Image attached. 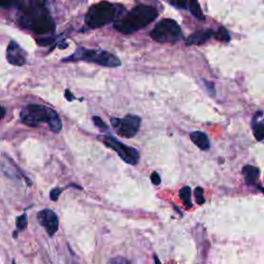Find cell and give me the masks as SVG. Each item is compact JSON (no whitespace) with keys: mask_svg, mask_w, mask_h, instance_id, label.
Instances as JSON below:
<instances>
[{"mask_svg":"<svg viewBox=\"0 0 264 264\" xmlns=\"http://www.w3.org/2000/svg\"><path fill=\"white\" fill-rule=\"evenodd\" d=\"M18 20L23 28L39 35L55 31V23L46 8L45 0H28L20 10Z\"/></svg>","mask_w":264,"mask_h":264,"instance_id":"1","label":"cell"},{"mask_svg":"<svg viewBox=\"0 0 264 264\" xmlns=\"http://www.w3.org/2000/svg\"><path fill=\"white\" fill-rule=\"evenodd\" d=\"M20 120L23 124L30 127H37L42 123L47 124L54 134H59L63 128L58 112L49 106L41 104L26 105L20 111Z\"/></svg>","mask_w":264,"mask_h":264,"instance_id":"2","label":"cell"},{"mask_svg":"<svg viewBox=\"0 0 264 264\" xmlns=\"http://www.w3.org/2000/svg\"><path fill=\"white\" fill-rule=\"evenodd\" d=\"M157 17L156 9L149 6H139L115 22L114 27L121 33L131 34L147 27Z\"/></svg>","mask_w":264,"mask_h":264,"instance_id":"3","label":"cell"},{"mask_svg":"<svg viewBox=\"0 0 264 264\" xmlns=\"http://www.w3.org/2000/svg\"><path fill=\"white\" fill-rule=\"evenodd\" d=\"M62 61L63 62L84 61V62L95 63L100 66L111 67V68L121 66L120 59L114 54L102 50H93V49H87V48L77 49L72 55L64 58Z\"/></svg>","mask_w":264,"mask_h":264,"instance_id":"4","label":"cell"},{"mask_svg":"<svg viewBox=\"0 0 264 264\" xmlns=\"http://www.w3.org/2000/svg\"><path fill=\"white\" fill-rule=\"evenodd\" d=\"M120 10L121 7L106 2L94 5L90 8L86 15V24L91 29L101 28L106 24L115 21L120 14Z\"/></svg>","mask_w":264,"mask_h":264,"instance_id":"5","label":"cell"},{"mask_svg":"<svg viewBox=\"0 0 264 264\" xmlns=\"http://www.w3.org/2000/svg\"><path fill=\"white\" fill-rule=\"evenodd\" d=\"M182 35L179 24L172 19L160 21L151 32V37L160 44H175L180 41Z\"/></svg>","mask_w":264,"mask_h":264,"instance_id":"6","label":"cell"},{"mask_svg":"<svg viewBox=\"0 0 264 264\" xmlns=\"http://www.w3.org/2000/svg\"><path fill=\"white\" fill-rule=\"evenodd\" d=\"M97 139L107 148L114 150L124 162L130 165H137L139 163L140 153L137 149L119 142L111 136H99Z\"/></svg>","mask_w":264,"mask_h":264,"instance_id":"7","label":"cell"},{"mask_svg":"<svg viewBox=\"0 0 264 264\" xmlns=\"http://www.w3.org/2000/svg\"><path fill=\"white\" fill-rule=\"evenodd\" d=\"M141 118L136 115H127L124 118H110V124L116 134L124 139L137 136L141 128Z\"/></svg>","mask_w":264,"mask_h":264,"instance_id":"8","label":"cell"},{"mask_svg":"<svg viewBox=\"0 0 264 264\" xmlns=\"http://www.w3.org/2000/svg\"><path fill=\"white\" fill-rule=\"evenodd\" d=\"M37 220L50 236H54L57 233L59 229V220L55 212L49 209L43 210L37 214Z\"/></svg>","mask_w":264,"mask_h":264,"instance_id":"9","label":"cell"},{"mask_svg":"<svg viewBox=\"0 0 264 264\" xmlns=\"http://www.w3.org/2000/svg\"><path fill=\"white\" fill-rule=\"evenodd\" d=\"M7 59L13 65L23 66L26 64V53L15 41H12L7 50Z\"/></svg>","mask_w":264,"mask_h":264,"instance_id":"10","label":"cell"},{"mask_svg":"<svg viewBox=\"0 0 264 264\" xmlns=\"http://www.w3.org/2000/svg\"><path fill=\"white\" fill-rule=\"evenodd\" d=\"M213 30H206V31H198L190 35L187 40V45L192 46V45H202L206 41H209L213 35H214Z\"/></svg>","mask_w":264,"mask_h":264,"instance_id":"11","label":"cell"},{"mask_svg":"<svg viewBox=\"0 0 264 264\" xmlns=\"http://www.w3.org/2000/svg\"><path fill=\"white\" fill-rule=\"evenodd\" d=\"M190 139L192 142L202 151H206L210 149V141L205 134L201 131H194L190 135Z\"/></svg>","mask_w":264,"mask_h":264,"instance_id":"12","label":"cell"},{"mask_svg":"<svg viewBox=\"0 0 264 264\" xmlns=\"http://www.w3.org/2000/svg\"><path fill=\"white\" fill-rule=\"evenodd\" d=\"M242 174L244 177V180L248 185H252L259 177V169L257 167L247 165L242 169Z\"/></svg>","mask_w":264,"mask_h":264,"instance_id":"13","label":"cell"},{"mask_svg":"<svg viewBox=\"0 0 264 264\" xmlns=\"http://www.w3.org/2000/svg\"><path fill=\"white\" fill-rule=\"evenodd\" d=\"M180 197L183 200L184 204L186 205L187 209L192 206V201H191V189L190 187H184L180 191Z\"/></svg>","mask_w":264,"mask_h":264,"instance_id":"14","label":"cell"},{"mask_svg":"<svg viewBox=\"0 0 264 264\" xmlns=\"http://www.w3.org/2000/svg\"><path fill=\"white\" fill-rule=\"evenodd\" d=\"M253 130H254V136L258 141L264 140V120L254 123Z\"/></svg>","mask_w":264,"mask_h":264,"instance_id":"15","label":"cell"},{"mask_svg":"<svg viewBox=\"0 0 264 264\" xmlns=\"http://www.w3.org/2000/svg\"><path fill=\"white\" fill-rule=\"evenodd\" d=\"M190 11L198 20H201V21L204 20L203 13L197 3V0H190Z\"/></svg>","mask_w":264,"mask_h":264,"instance_id":"16","label":"cell"},{"mask_svg":"<svg viewBox=\"0 0 264 264\" xmlns=\"http://www.w3.org/2000/svg\"><path fill=\"white\" fill-rule=\"evenodd\" d=\"M27 225H28V218H27L26 214H23L20 217H18V219H17L18 231H22V230L26 229Z\"/></svg>","mask_w":264,"mask_h":264,"instance_id":"17","label":"cell"},{"mask_svg":"<svg viewBox=\"0 0 264 264\" xmlns=\"http://www.w3.org/2000/svg\"><path fill=\"white\" fill-rule=\"evenodd\" d=\"M214 35L218 41H221V42H228L230 40V36H229L227 30L223 27H221Z\"/></svg>","mask_w":264,"mask_h":264,"instance_id":"18","label":"cell"},{"mask_svg":"<svg viewBox=\"0 0 264 264\" xmlns=\"http://www.w3.org/2000/svg\"><path fill=\"white\" fill-rule=\"evenodd\" d=\"M92 120H93V122H94V124H95V126L97 127V128H99L101 131H107L108 130V127H107V125L103 122V120L102 119H100L98 116H94L93 118H92Z\"/></svg>","mask_w":264,"mask_h":264,"instance_id":"19","label":"cell"},{"mask_svg":"<svg viewBox=\"0 0 264 264\" xmlns=\"http://www.w3.org/2000/svg\"><path fill=\"white\" fill-rule=\"evenodd\" d=\"M195 198L198 204H203L204 203V195H203V190L200 187H197L195 189Z\"/></svg>","mask_w":264,"mask_h":264,"instance_id":"20","label":"cell"},{"mask_svg":"<svg viewBox=\"0 0 264 264\" xmlns=\"http://www.w3.org/2000/svg\"><path fill=\"white\" fill-rule=\"evenodd\" d=\"M63 190H64V189H62V188H55V189H53V190L51 191V193H50V198H51V200H52V201H57L58 198H59V196H60V194L63 192Z\"/></svg>","mask_w":264,"mask_h":264,"instance_id":"21","label":"cell"},{"mask_svg":"<svg viewBox=\"0 0 264 264\" xmlns=\"http://www.w3.org/2000/svg\"><path fill=\"white\" fill-rule=\"evenodd\" d=\"M19 0H0V7L3 8H10L16 5Z\"/></svg>","mask_w":264,"mask_h":264,"instance_id":"22","label":"cell"},{"mask_svg":"<svg viewBox=\"0 0 264 264\" xmlns=\"http://www.w3.org/2000/svg\"><path fill=\"white\" fill-rule=\"evenodd\" d=\"M53 37H46V39H39L36 40V43L42 46V47H46V46H49L53 43Z\"/></svg>","mask_w":264,"mask_h":264,"instance_id":"23","label":"cell"},{"mask_svg":"<svg viewBox=\"0 0 264 264\" xmlns=\"http://www.w3.org/2000/svg\"><path fill=\"white\" fill-rule=\"evenodd\" d=\"M172 4L178 8H182L184 9L187 5V0H171Z\"/></svg>","mask_w":264,"mask_h":264,"instance_id":"24","label":"cell"},{"mask_svg":"<svg viewBox=\"0 0 264 264\" xmlns=\"http://www.w3.org/2000/svg\"><path fill=\"white\" fill-rule=\"evenodd\" d=\"M151 180H152V183H153L154 185H159V184L161 183V178H160V176H159L156 172L152 174Z\"/></svg>","mask_w":264,"mask_h":264,"instance_id":"25","label":"cell"},{"mask_svg":"<svg viewBox=\"0 0 264 264\" xmlns=\"http://www.w3.org/2000/svg\"><path fill=\"white\" fill-rule=\"evenodd\" d=\"M110 263H129V261H127L126 259H122V258H116L109 261Z\"/></svg>","mask_w":264,"mask_h":264,"instance_id":"26","label":"cell"},{"mask_svg":"<svg viewBox=\"0 0 264 264\" xmlns=\"http://www.w3.org/2000/svg\"><path fill=\"white\" fill-rule=\"evenodd\" d=\"M65 97L67 98V100L68 101H72V100H74L76 98H74V96L72 95V93L69 91V90H66V92H65Z\"/></svg>","mask_w":264,"mask_h":264,"instance_id":"27","label":"cell"},{"mask_svg":"<svg viewBox=\"0 0 264 264\" xmlns=\"http://www.w3.org/2000/svg\"><path fill=\"white\" fill-rule=\"evenodd\" d=\"M6 114H7V110H6V108H5L4 106L0 105V120H2V119H4V118H5Z\"/></svg>","mask_w":264,"mask_h":264,"instance_id":"28","label":"cell"},{"mask_svg":"<svg viewBox=\"0 0 264 264\" xmlns=\"http://www.w3.org/2000/svg\"><path fill=\"white\" fill-rule=\"evenodd\" d=\"M17 236H18V233H17V231H16V232H15V233H14V237H15V238H16V237H17Z\"/></svg>","mask_w":264,"mask_h":264,"instance_id":"29","label":"cell"}]
</instances>
